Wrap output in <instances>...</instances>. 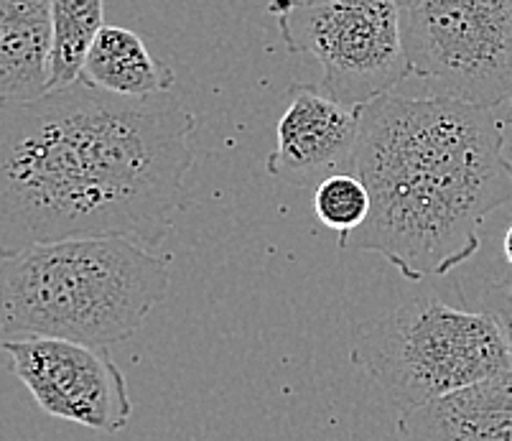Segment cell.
I'll return each mask as SVG.
<instances>
[{"instance_id":"obj_7","label":"cell","mask_w":512,"mask_h":441,"mask_svg":"<svg viewBox=\"0 0 512 441\" xmlns=\"http://www.w3.org/2000/svg\"><path fill=\"white\" fill-rule=\"evenodd\" d=\"M8 368L54 419L120 434L133 416L128 383L107 347H87L51 337L3 340Z\"/></svg>"},{"instance_id":"obj_6","label":"cell","mask_w":512,"mask_h":441,"mask_svg":"<svg viewBox=\"0 0 512 441\" xmlns=\"http://www.w3.org/2000/svg\"><path fill=\"white\" fill-rule=\"evenodd\" d=\"M276 21L288 51L314 57L321 90L349 108H367L411 77L395 0H332L283 11Z\"/></svg>"},{"instance_id":"obj_12","label":"cell","mask_w":512,"mask_h":441,"mask_svg":"<svg viewBox=\"0 0 512 441\" xmlns=\"http://www.w3.org/2000/svg\"><path fill=\"white\" fill-rule=\"evenodd\" d=\"M105 6L102 0H54V21H51V62L49 87L62 90L82 77L87 54L102 31Z\"/></svg>"},{"instance_id":"obj_14","label":"cell","mask_w":512,"mask_h":441,"mask_svg":"<svg viewBox=\"0 0 512 441\" xmlns=\"http://www.w3.org/2000/svg\"><path fill=\"white\" fill-rule=\"evenodd\" d=\"M479 301H482V311H490L492 317L500 322L512 362V283L507 281V278L490 283V286L482 291V299Z\"/></svg>"},{"instance_id":"obj_16","label":"cell","mask_w":512,"mask_h":441,"mask_svg":"<svg viewBox=\"0 0 512 441\" xmlns=\"http://www.w3.org/2000/svg\"><path fill=\"white\" fill-rule=\"evenodd\" d=\"M502 123H505L507 146H510V153H512V97L505 102V113H502Z\"/></svg>"},{"instance_id":"obj_11","label":"cell","mask_w":512,"mask_h":441,"mask_svg":"<svg viewBox=\"0 0 512 441\" xmlns=\"http://www.w3.org/2000/svg\"><path fill=\"white\" fill-rule=\"evenodd\" d=\"M79 80L113 95L156 97L174 87L176 74L169 64L153 57L136 31L102 26Z\"/></svg>"},{"instance_id":"obj_13","label":"cell","mask_w":512,"mask_h":441,"mask_svg":"<svg viewBox=\"0 0 512 441\" xmlns=\"http://www.w3.org/2000/svg\"><path fill=\"white\" fill-rule=\"evenodd\" d=\"M314 210L321 225L337 232L339 238H347L367 222L372 197L365 181L355 171H347V174L327 176L321 184H316Z\"/></svg>"},{"instance_id":"obj_17","label":"cell","mask_w":512,"mask_h":441,"mask_svg":"<svg viewBox=\"0 0 512 441\" xmlns=\"http://www.w3.org/2000/svg\"><path fill=\"white\" fill-rule=\"evenodd\" d=\"M502 250H505V258H507V263H510V266H512V225L507 227V232H505V240H502Z\"/></svg>"},{"instance_id":"obj_3","label":"cell","mask_w":512,"mask_h":441,"mask_svg":"<svg viewBox=\"0 0 512 441\" xmlns=\"http://www.w3.org/2000/svg\"><path fill=\"white\" fill-rule=\"evenodd\" d=\"M3 337L87 347L133 340L171 286L169 261L125 238H72L0 253Z\"/></svg>"},{"instance_id":"obj_18","label":"cell","mask_w":512,"mask_h":441,"mask_svg":"<svg viewBox=\"0 0 512 441\" xmlns=\"http://www.w3.org/2000/svg\"><path fill=\"white\" fill-rule=\"evenodd\" d=\"M395 3H398V6L403 8V11H406V8H411L413 3H418V0H395Z\"/></svg>"},{"instance_id":"obj_19","label":"cell","mask_w":512,"mask_h":441,"mask_svg":"<svg viewBox=\"0 0 512 441\" xmlns=\"http://www.w3.org/2000/svg\"><path fill=\"white\" fill-rule=\"evenodd\" d=\"M507 281H510V283H512V276H507Z\"/></svg>"},{"instance_id":"obj_2","label":"cell","mask_w":512,"mask_h":441,"mask_svg":"<svg viewBox=\"0 0 512 441\" xmlns=\"http://www.w3.org/2000/svg\"><path fill=\"white\" fill-rule=\"evenodd\" d=\"M355 174L372 210L339 250L383 255L413 283L474 258L484 217L512 202L502 115L436 92H390L362 108Z\"/></svg>"},{"instance_id":"obj_10","label":"cell","mask_w":512,"mask_h":441,"mask_svg":"<svg viewBox=\"0 0 512 441\" xmlns=\"http://www.w3.org/2000/svg\"><path fill=\"white\" fill-rule=\"evenodd\" d=\"M54 0H0V95L29 102L46 95Z\"/></svg>"},{"instance_id":"obj_9","label":"cell","mask_w":512,"mask_h":441,"mask_svg":"<svg viewBox=\"0 0 512 441\" xmlns=\"http://www.w3.org/2000/svg\"><path fill=\"white\" fill-rule=\"evenodd\" d=\"M400 441H512V370L400 411Z\"/></svg>"},{"instance_id":"obj_8","label":"cell","mask_w":512,"mask_h":441,"mask_svg":"<svg viewBox=\"0 0 512 441\" xmlns=\"http://www.w3.org/2000/svg\"><path fill=\"white\" fill-rule=\"evenodd\" d=\"M276 128V151L265 169L293 187L321 184L327 176L355 171L362 138V110L334 100L321 87L301 82Z\"/></svg>"},{"instance_id":"obj_1","label":"cell","mask_w":512,"mask_h":441,"mask_svg":"<svg viewBox=\"0 0 512 441\" xmlns=\"http://www.w3.org/2000/svg\"><path fill=\"white\" fill-rule=\"evenodd\" d=\"M0 253L72 238L158 250L186 204L197 118L85 80L0 108Z\"/></svg>"},{"instance_id":"obj_5","label":"cell","mask_w":512,"mask_h":441,"mask_svg":"<svg viewBox=\"0 0 512 441\" xmlns=\"http://www.w3.org/2000/svg\"><path fill=\"white\" fill-rule=\"evenodd\" d=\"M411 77L500 108L512 97V0H418L403 11Z\"/></svg>"},{"instance_id":"obj_15","label":"cell","mask_w":512,"mask_h":441,"mask_svg":"<svg viewBox=\"0 0 512 441\" xmlns=\"http://www.w3.org/2000/svg\"><path fill=\"white\" fill-rule=\"evenodd\" d=\"M321 3H332V0H271V3H268V13L278 16V13L283 11H291V8L321 6Z\"/></svg>"},{"instance_id":"obj_4","label":"cell","mask_w":512,"mask_h":441,"mask_svg":"<svg viewBox=\"0 0 512 441\" xmlns=\"http://www.w3.org/2000/svg\"><path fill=\"white\" fill-rule=\"evenodd\" d=\"M355 360L400 411L512 370L505 334L490 311L439 299L408 301L370 324Z\"/></svg>"}]
</instances>
